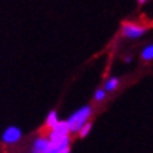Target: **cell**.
<instances>
[{
  "label": "cell",
  "instance_id": "obj_2",
  "mask_svg": "<svg viewBox=\"0 0 153 153\" xmlns=\"http://www.w3.org/2000/svg\"><path fill=\"white\" fill-rule=\"evenodd\" d=\"M70 143V136L66 135V136H62V138H58V139H49V143H48L47 152L45 153H58L62 149L68 148Z\"/></svg>",
  "mask_w": 153,
  "mask_h": 153
},
{
  "label": "cell",
  "instance_id": "obj_12",
  "mask_svg": "<svg viewBox=\"0 0 153 153\" xmlns=\"http://www.w3.org/2000/svg\"><path fill=\"white\" fill-rule=\"evenodd\" d=\"M58 153H70V149H69V146L68 148H65V149H62V150H59Z\"/></svg>",
  "mask_w": 153,
  "mask_h": 153
},
{
  "label": "cell",
  "instance_id": "obj_6",
  "mask_svg": "<svg viewBox=\"0 0 153 153\" xmlns=\"http://www.w3.org/2000/svg\"><path fill=\"white\" fill-rule=\"evenodd\" d=\"M48 143H49V139L45 138V136H39L34 140L33 143V149H31V153H45L48 148Z\"/></svg>",
  "mask_w": 153,
  "mask_h": 153
},
{
  "label": "cell",
  "instance_id": "obj_7",
  "mask_svg": "<svg viewBox=\"0 0 153 153\" xmlns=\"http://www.w3.org/2000/svg\"><path fill=\"white\" fill-rule=\"evenodd\" d=\"M58 121H59V120H58V114H56V111H51L49 114H48V117H47V122H45V125L51 129V128L55 125Z\"/></svg>",
  "mask_w": 153,
  "mask_h": 153
},
{
  "label": "cell",
  "instance_id": "obj_8",
  "mask_svg": "<svg viewBox=\"0 0 153 153\" xmlns=\"http://www.w3.org/2000/svg\"><path fill=\"white\" fill-rule=\"evenodd\" d=\"M118 83H120V79H118V77H112V79H110L105 83L104 90H105V91H112V90H115V88L118 87Z\"/></svg>",
  "mask_w": 153,
  "mask_h": 153
},
{
  "label": "cell",
  "instance_id": "obj_1",
  "mask_svg": "<svg viewBox=\"0 0 153 153\" xmlns=\"http://www.w3.org/2000/svg\"><path fill=\"white\" fill-rule=\"evenodd\" d=\"M93 114V108L90 105H84L80 110H77L76 112H73L69 117V120L66 121L69 125V132L70 134H77L80 131V128L90 120V117Z\"/></svg>",
  "mask_w": 153,
  "mask_h": 153
},
{
  "label": "cell",
  "instance_id": "obj_11",
  "mask_svg": "<svg viewBox=\"0 0 153 153\" xmlns=\"http://www.w3.org/2000/svg\"><path fill=\"white\" fill-rule=\"evenodd\" d=\"M104 98H105V90L98 88L97 91L94 93V100H96V101H102Z\"/></svg>",
  "mask_w": 153,
  "mask_h": 153
},
{
  "label": "cell",
  "instance_id": "obj_13",
  "mask_svg": "<svg viewBox=\"0 0 153 153\" xmlns=\"http://www.w3.org/2000/svg\"><path fill=\"white\" fill-rule=\"evenodd\" d=\"M138 1H139V3H145V1H146V0H138Z\"/></svg>",
  "mask_w": 153,
  "mask_h": 153
},
{
  "label": "cell",
  "instance_id": "obj_9",
  "mask_svg": "<svg viewBox=\"0 0 153 153\" xmlns=\"http://www.w3.org/2000/svg\"><path fill=\"white\" fill-rule=\"evenodd\" d=\"M142 59L143 60H152L153 59V45H149L142 51Z\"/></svg>",
  "mask_w": 153,
  "mask_h": 153
},
{
  "label": "cell",
  "instance_id": "obj_5",
  "mask_svg": "<svg viewBox=\"0 0 153 153\" xmlns=\"http://www.w3.org/2000/svg\"><path fill=\"white\" fill-rule=\"evenodd\" d=\"M21 139V131L16 126H10L6 129V132L3 134V142L4 143H17L19 140Z\"/></svg>",
  "mask_w": 153,
  "mask_h": 153
},
{
  "label": "cell",
  "instance_id": "obj_3",
  "mask_svg": "<svg viewBox=\"0 0 153 153\" xmlns=\"http://www.w3.org/2000/svg\"><path fill=\"white\" fill-rule=\"evenodd\" d=\"M69 125L66 121H58L55 125L51 128V132H49V136L48 139H58V138H62V136H66L69 135Z\"/></svg>",
  "mask_w": 153,
  "mask_h": 153
},
{
  "label": "cell",
  "instance_id": "obj_4",
  "mask_svg": "<svg viewBox=\"0 0 153 153\" xmlns=\"http://www.w3.org/2000/svg\"><path fill=\"white\" fill-rule=\"evenodd\" d=\"M145 31L146 30L143 27H139V25H135L131 23L124 24V27H122V33L128 38H139L140 35H143Z\"/></svg>",
  "mask_w": 153,
  "mask_h": 153
},
{
  "label": "cell",
  "instance_id": "obj_10",
  "mask_svg": "<svg viewBox=\"0 0 153 153\" xmlns=\"http://www.w3.org/2000/svg\"><path fill=\"white\" fill-rule=\"evenodd\" d=\"M91 122H86V124H84L83 126H82V128H80V131H79V136L80 138H84V136H87L88 135V132H90V131H91Z\"/></svg>",
  "mask_w": 153,
  "mask_h": 153
}]
</instances>
